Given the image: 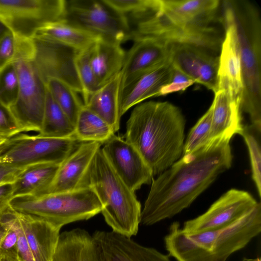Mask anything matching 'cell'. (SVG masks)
<instances>
[{
    "instance_id": "obj_13",
    "label": "cell",
    "mask_w": 261,
    "mask_h": 261,
    "mask_svg": "<svg viewBox=\"0 0 261 261\" xmlns=\"http://www.w3.org/2000/svg\"><path fill=\"white\" fill-rule=\"evenodd\" d=\"M101 151L116 174L133 192L151 183L152 173L144 160L130 143L114 135Z\"/></svg>"
},
{
    "instance_id": "obj_39",
    "label": "cell",
    "mask_w": 261,
    "mask_h": 261,
    "mask_svg": "<svg viewBox=\"0 0 261 261\" xmlns=\"http://www.w3.org/2000/svg\"><path fill=\"white\" fill-rule=\"evenodd\" d=\"M25 167L0 163V184L4 182H14L18 175Z\"/></svg>"
},
{
    "instance_id": "obj_26",
    "label": "cell",
    "mask_w": 261,
    "mask_h": 261,
    "mask_svg": "<svg viewBox=\"0 0 261 261\" xmlns=\"http://www.w3.org/2000/svg\"><path fill=\"white\" fill-rule=\"evenodd\" d=\"M60 165L46 163L26 167L13 182V197L45 194L53 181Z\"/></svg>"
},
{
    "instance_id": "obj_43",
    "label": "cell",
    "mask_w": 261,
    "mask_h": 261,
    "mask_svg": "<svg viewBox=\"0 0 261 261\" xmlns=\"http://www.w3.org/2000/svg\"><path fill=\"white\" fill-rule=\"evenodd\" d=\"M0 261H18L17 257L0 255Z\"/></svg>"
},
{
    "instance_id": "obj_29",
    "label": "cell",
    "mask_w": 261,
    "mask_h": 261,
    "mask_svg": "<svg viewBox=\"0 0 261 261\" xmlns=\"http://www.w3.org/2000/svg\"><path fill=\"white\" fill-rule=\"evenodd\" d=\"M127 22L129 30L158 11L159 0H103Z\"/></svg>"
},
{
    "instance_id": "obj_19",
    "label": "cell",
    "mask_w": 261,
    "mask_h": 261,
    "mask_svg": "<svg viewBox=\"0 0 261 261\" xmlns=\"http://www.w3.org/2000/svg\"><path fill=\"white\" fill-rule=\"evenodd\" d=\"M172 69L173 66L169 59L141 75L122 89L119 100L120 117L144 100L160 96L162 88L169 81Z\"/></svg>"
},
{
    "instance_id": "obj_1",
    "label": "cell",
    "mask_w": 261,
    "mask_h": 261,
    "mask_svg": "<svg viewBox=\"0 0 261 261\" xmlns=\"http://www.w3.org/2000/svg\"><path fill=\"white\" fill-rule=\"evenodd\" d=\"M230 139L211 140L181 157L153 178L141 211L140 223L150 226L189 207L222 173L231 166Z\"/></svg>"
},
{
    "instance_id": "obj_42",
    "label": "cell",
    "mask_w": 261,
    "mask_h": 261,
    "mask_svg": "<svg viewBox=\"0 0 261 261\" xmlns=\"http://www.w3.org/2000/svg\"><path fill=\"white\" fill-rule=\"evenodd\" d=\"M10 30L6 24L0 19V39Z\"/></svg>"
},
{
    "instance_id": "obj_46",
    "label": "cell",
    "mask_w": 261,
    "mask_h": 261,
    "mask_svg": "<svg viewBox=\"0 0 261 261\" xmlns=\"http://www.w3.org/2000/svg\"><path fill=\"white\" fill-rule=\"evenodd\" d=\"M4 145H5V144L4 145H3L2 146L0 147V151L2 149V148Z\"/></svg>"
},
{
    "instance_id": "obj_3",
    "label": "cell",
    "mask_w": 261,
    "mask_h": 261,
    "mask_svg": "<svg viewBox=\"0 0 261 261\" xmlns=\"http://www.w3.org/2000/svg\"><path fill=\"white\" fill-rule=\"evenodd\" d=\"M223 15L232 23L241 62V112L261 129V20L256 6L247 0L223 1Z\"/></svg>"
},
{
    "instance_id": "obj_37",
    "label": "cell",
    "mask_w": 261,
    "mask_h": 261,
    "mask_svg": "<svg viewBox=\"0 0 261 261\" xmlns=\"http://www.w3.org/2000/svg\"><path fill=\"white\" fill-rule=\"evenodd\" d=\"M21 132L9 108L0 101V136L10 138Z\"/></svg>"
},
{
    "instance_id": "obj_41",
    "label": "cell",
    "mask_w": 261,
    "mask_h": 261,
    "mask_svg": "<svg viewBox=\"0 0 261 261\" xmlns=\"http://www.w3.org/2000/svg\"><path fill=\"white\" fill-rule=\"evenodd\" d=\"M6 232V227L4 224V223L2 221V220L0 219V247L2 241L3 240L4 237L5 235Z\"/></svg>"
},
{
    "instance_id": "obj_21",
    "label": "cell",
    "mask_w": 261,
    "mask_h": 261,
    "mask_svg": "<svg viewBox=\"0 0 261 261\" xmlns=\"http://www.w3.org/2000/svg\"><path fill=\"white\" fill-rule=\"evenodd\" d=\"M215 93L213 107L210 141L225 138L231 140L239 134L243 126L242 123L241 100L232 96L227 91L218 90Z\"/></svg>"
},
{
    "instance_id": "obj_27",
    "label": "cell",
    "mask_w": 261,
    "mask_h": 261,
    "mask_svg": "<svg viewBox=\"0 0 261 261\" xmlns=\"http://www.w3.org/2000/svg\"><path fill=\"white\" fill-rule=\"evenodd\" d=\"M74 127V137L82 142H95L102 145L115 135L105 120L84 105L77 115Z\"/></svg>"
},
{
    "instance_id": "obj_5",
    "label": "cell",
    "mask_w": 261,
    "mask_h": 261,
    "mask_svg": "<svg viewBox=\"0 0 261 261\" xmlns=\"http://www.w3.org/2000/svg\"><path fill=\"white\" fill-rule=\"evenodd\" d=\"M9 204L17 212L42 218L60 228L89 219L101 211L97 196L89 187L69 192L14 196Z\"/></svg>"
},
{
    "instance_id": "obj_22",
    "label": "cell",
    "mask_w": 261,
    "mask_h": 261,
    "mask_svg": "<svg viewBox=\"0 0 261 261\" xmlns=\"http://www.w3.org/2000/svg\"><path fill=\"white\" fill-rule=\"evenodd\" d=\"M125 55L120 43L101 38L91 47L90 63L100 87L121 72Z\"/></svg>"
},
{
    "instance_id": "obj_12",
    "label": "cell",
    "mask_w": 261,
    "mask_h": 261,
    "mask_svg": "<svg viewBox=\"0 0 261 261\" xmlns=\"http://www.w3.org/2000/svg\"><path fill=\"white\" fill-rule=\"evenodd\" d=\"M32 40L34 61L45 83L49 79H57L82 94L83 90L75 65V57L79 51L37 35Z\"/></svg>"
},
{
    "instance_id": "obj_4",
    "label": "cell",
    "mask_w": 261,
    "mask_h": 261,
    "mask_svg": "<svg viewBox=\"0 0 261 261\" xmlns=\"http://www.w3.org/2000/svg\"><path fill=\"white\" fill-rule=\"evenodd\" d=\"M89 187L97 196L101 212L112 231L128 238L136 235L140 223L141 204L135 192L113 170L101 148L93 161Z\"/></svg>"
},
{
    "instance_id": "obj_2",
    "label": "cell",
    "mask_w": 261,
    "mask_h": 261,
    "mask_svg": "<svg viewBox=\"0 0 261 261\" xmlns=\"http://www.w3.org/2000/svg\"><path fill=\"white\" fill-rule=\"evenodd\" d=\"M186 120L180 109L167 101H150L135 107L126 122L125 140L158 175L182 156Z\"/></svg>"
},
{
    "instance_id": "obj_25",
    "label": "cell",
    "mask_w": 261,
    "mask_h": 261,
    "mask_svg": "<svg viewBox=\"0 0 261 261\" xmlns=\"http://www.w3.org/2000/svg\"><path fill=\"white\" fill-rule=\"evenodd\" d=\"M35 35L62 44L77 51L90 48L101 38L65 20L46 24Z\"/></svg>"
},
{
    "instance_id": "obj_16",
    "label": "cell",
    "mask_w": 261,
    "mask_h": 261,
    "mask_svg": "<svg viewBox=\"0 0 261 261\" xmlns=\"http://www.w3.org/2000/svg\"><path fill=\"white\" fill-rule=\"evenodd\" d=\"M92 236L99 261H171L169 255L113 231L97 230Z\"/></svg>"
},
{
    "instance_id": "obj_38",
    "label": "cell",
    "mask_w": 261,
    "mask_h": 261,
    "mask_svg": "<svg viewBox=\"0 0 261 261\" xmlns=\"http://www.w3.org/2000/svg\"><path fill=\"white\" fill-rule=\"evenodd\" d=\"M12 209L14 223L18 235L17 257L20 261H35L15 211L12 207Z\"/></svg>"
},
{
    "instance_id": "obj_36",
    "label": "cell",
    "mask_w": 261,
    "mask_h": 261,
    "mask_svg": "<svg viewBox=\"0 0 261 261\" xmlns=\"http://www.w3.org/2000/svg\"><path fill=\"white\" fill-rule=\"evenodd\" d=\"M194 83L195 82L192 79L173 66L169 81L162 88L160 96L185 91Z\"/></svg>"
},
{
    "instance_id": "obj_40",
    "label": "cell",
    "mask_w": 261,
    "mask_h": 261,
    "mask_svg": "<svg viewBox=\"0 0 261 261\" xmlns=\"http://www.w3.org/2000/svg\"><path fill=\"white\" fill-rule=\"evenodd\" d=\"M228 258L226 256L201 249L185 261H226Z\"/></svg>"
},
{
    "instance_id": "obj_10",
    "label": "cell",
    "mask_w": 261,
    "mask_h": 261,
    "mask_svg": "<svg viewBox=\"0 0 261 261\" xmlns=\"http://www.w3.org/2000/svg\"><path fill=\"white\" fill-rule=\"evenodd\" d=\"M261 231L259 203L231 224L216 230L188 234L198 248L229 256L245 247Z\"/></svg>"
},
{
    "instance_id": "obj_35",
    "label": "cell",
    "mask_w": 261,
    "mask_h": 261,
    "mask_svg": "<svg viewBox=\"0 0 261 261\" xmlns=\"http://www.w3.org/2000/svg\"><path fill=\"white\" fill-rule=\"evenodd\" d=\"M19 79L14 62L0 69V101L10 108L19 93Z\"/></svg>"
},
{
    "instance_id": "obj_8",
    "label": "cell",
    "mask_w": 261,
    "mask_h": 261,
    "mask_svg": "<svg viewBox=\"0 0 261 261\" xmlns=\"http://www.w3.org/2000/svg\"><path fill=\"white\" fill-rule=\"evenodd\" d=\"M66 1L0 0V19L15 34L32 39L47 23L64 20Z\"/></svg>"
},
{
    "instance_id": "obj_9",
    "label": "cell",
    "mask_w": 261,
    "mask_h": 261,
    "mask_svg": "<svg viewBox=\"0 0 261 261\" xmlns=\"http://www.w3.org/2000/svg\"><path fill=\"white\" fill-rule=\"evenodd\" d=\"M64 20L102 39L120 43L129 40L128 23L103 0L66 1Z\"/></svg>"
},
{
    "instance_id": "obj_24",
    "label": "cell",
    "mask_w": 261,
    "mask_h": 261,
    "mask_svg": "<svg viewBox=\"0 0 261 261\" xmlns=\"http://www.w3.org/2000/svg\"><path fill=\"white\" fill-rule=\"evenodd\" d=\"M52 261L99 260L92 236L75 228L60 233Z\"/></svg>"
},
{
    "instance_id": "obj_44",
    "label": "cell",
    "mask_w": 261,
    "mask_h": 261,
    "mask_svg": "<svg viewBox=\"0 0 261 261\" xmlns=\"http://www.w3.org/2000/svg\"><path fill=\"white\" fill-rule=\"evenodd\" d=\"M10 138L0 136V147L5 144Z\"/></svg>"
},
{
    "instance_id": "obj_28",
    "label": "cell",
    "mask_w": 261,
    "mask_h": 261,
    "mask_svg": "<svg viewBox=\"0 0 261 261\" xmlns=\"http://www.w3.org/2000/svg\"><path fill=\"white\" fill-rule=\"evenodd\" d=\"M74 134V124L47 89L42 127L38 135L51 138H75Z\"/></svg>"
},
{
    "instance_id": "obj_6",
    "label": "cell",
    "mask_w": 261,
    "mask_h": 261,
    "mask_svg": "<svg viewBox=\"0 0 261 261\" xmlns=\"http://www.w3.org/2000/svg\"><path fill=\"white\" fill-rule=\"evenodd\" d=\"M82 143L75 138H57L19 134L0 151V163L25 167L39 163L61 164Z\"/></svg>"
},
{
    "instance_id": "obj_15",
    "label": "cell",
    "mask_w": 261,
    "mask_h": 261,
    "mask_svg": "<svg viewBox=\"0 0 261 261\" xmlns=\"http://www.w3.org/2000/svg\"><path fill=\"white\" fill-rule=\"evenodd\" d=\"M101 145L95 142L81 143L60 165L45 194L69 192L89 187L91 169Z\"/></svg>"
},
{
    "instance_id": "obj_11",
    "label": "cell",
    "mask_w": 261,
    "mask_h": 261,
    "mask_svg": "<svg viewBox=\"0 0 261 261\" xmlns=\"http://www.w3.org/2000/svg\"><path fill=\"white\" fill-rule=\"evenodd\" d=\"M258 202L248 192L232 189L202 215L184 223L183 231L193 234L225 227L254 208Z\"/></svg>"
},
{
    "instance_id": "obj_45",
    "label": "cell",
    "mask_w": 261,
    "mask_h": 261,
    "mask_svg": "<svg viewBox=\"0 0 261 261\" xmlns=\"http://www.w3.org/2000/svg\"><path fill=\"white\" fill-rule=\"evenodd\" d=\"M242 261H261L260 257L255 258H244Z\"/></svg>"
},
{
    "instance_id": "obj_17",
    "label": "cell",
    "mask_w": 261,
    "mask_h": 261,
    "mask_svg": "<svg viewBox=\"0 0 261 261\" xmlns=\"http://www.w3.org/2000/svg\"><path fill=\"white\" fill-rule=\"evenodd\" d=\"M134 40L121 70V90L143 73L169 59L171 44L155 38L141 37Z\"/></svg>"
},
{
    "instance_id": "obj_7",
    "label": "cell",
    "mask_w": 261,
    "mask_h": 261,
    "mask_svg": "<svg viewBox=\"0 0 261 261\" xmlns=\"http://www.w3.org/2000/svg\"><path fill=\"white\" fill-rule=\"evenodd\" d=\"M14 62L19 79V93L9 109L22 132L39 133L44 117L46 83L36 66L34 57L20 58Z\"/></svg>"
},
{
    "instance_id": "obj_14",
    "label": "cell",
    "mask_w": 261,
    "mask_h": 261,
    "mask_svg": "<svg viewBox=\"0 0 261 261\" xmlns=\"http://www.w3.org/2000/svg\"><path fill=\"white\" fill-rule=\"evenodd\" d=\"M172 65L207 89L218 90L219 57L204 48L190 44H171Z\"/></svg>"
},
{
    "instance_id": "obj_34",
    "label": "cell",
    "mask_w": 261,
    "mask_h": 261,
    "mask_svg": "<svg viewBox=\"0 0 261 261\" xmlns=\"http://www.w3.org/2000/svg\"><path fill=\"white\" fill-rule=\"evenodd\" d=\"M91 47L78 52L75 59L77 74L83 90L82 95L84 102L90 95L101 87L97 82L90 63Z\"/></svg>"
},
{
    "instance_id": "obj_20",
    "label": "cell",
    "mask_w": 261,
    "mask_h": 261,
    "mask_svg": "<svg viewBox=\"0 0 261 261\" xmlns=\"http://www.w3.org/2000/svg\"><path fill=\"white\" fill-rule=\"evenodd\" d=\"M35 261H52L60 228L46 220L15 211Z\"/></svg>"
},
{
    "instance_id": "obj_33",
    "label": "cell",
    "mask_w": 261,
    "mask_h": 261,
    "mask_svg": "<svg viewBox=\"0 0 261 261\" xmlns=\"http://www.w3.org/2000/svg\"><path fill=\"white\" fill-rule=\"evenodd\" d=\"M213 107L211 105L205 113L191 129L184 142L182 155L191 153L207 144L212 125Z\"/></svg>"
},
{
    "instance_id": "obj_18",
    "label": "cell",
    "mask_w": 261,
    "mask_h": 261,
    "mask_svg": "<svg viewBox=\"0 0 261 261\" xmlns=\"http://www.w3.org/2000/svg\"><path fill=\"white\" fill-rule=\"evenodd\" d=\"M221 20L225 34L219 57L218 90L227 91L242 101L243 83L241 58L235 29L231 21L224 16Z\"/></svg>"
},
{
    "instance_id": "obj_31",
    "label": "cell",
    "mask_w": 261,
    "mask_h": 261,
    "mask_svg": "<svg viewBox=\"0 0 261 261\" xmlns=\"http://www.w3.org/2000/svg\"><path fill=\"white\" fill-rule=\"evenodd\" d=\"M34 56L32 39L15 34L10 30L0 39V69L16 60Z\"/></svg>"
},
{
    "instance_id": "obj_47",
    "label": "cell",
    "mask_w": 261,
    "mask_h": 261,
    "mask_svg": "<svg viewBox=\"0 0 261 261\" xmlns=\"http://www.w3.org/2000/svg\"><path fill=\"white\" fill-rule=\"evenodd\" d=\"M18 261H20L18 258Z\"/></svg>"
},
{
    "instance_id": "obj_32",
    "label": "cell",
    "mask_w": 261,
    "mask_h": 261,
    "mask_svg": "<svg viewBox=\"0 0 261 261\" xmlns=\"http://www.w3.org/2000/svg\"><path fill=\"white\" fill-rule=\"evenodd\" d=\"M244 139L249 153L252 178L261 196V129L250 124L243 125L239 133Z\"/></svg>"
},
{
    "instance_id": "obj_30",
    "label": "cell",
    "mask_w": 261,
    "mask_h": 261,
    "mask_svg": "<svg viewBox=\"0 0 261 261\" xmlns=\"http://www.w3.org/2000/svg\"><path fill=\"white\" fill-rule=\"evenodd\" d=\"M46 86L54 100L75 125L77 115L84 106L77 92L67 83L57 79H49Z\"/></svg>"
},
{
    "instance_id": "obj_23",
    "label": "cell",
    "mask_w": 261,
    "mask_h": 261,
    "mask_svg": "<svg viewBox=\"0 0 261 261\" xmlns=\"http://www.w3.org/2000/svg\"><path fill=\"white\" fill-rule=\"evenodd\" d=\"M121 72L90 95L84 105L105 120L115 133L119 129L121 117L119 100L121 91Z\"/></svg>"
}]
</instances>
